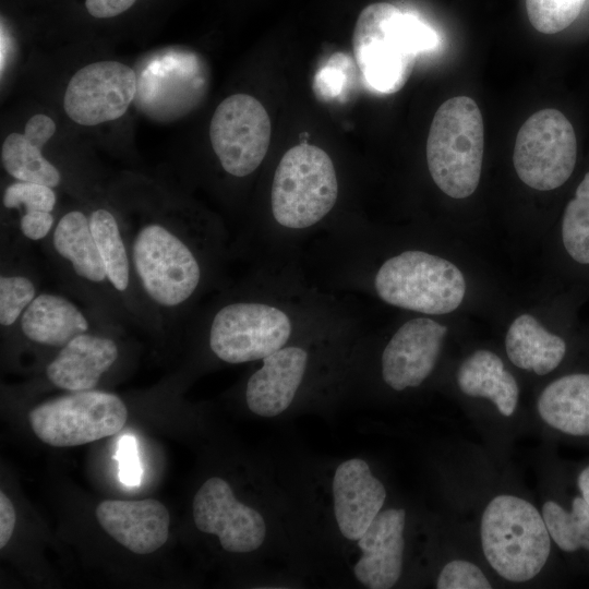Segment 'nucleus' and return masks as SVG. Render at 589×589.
<instances>
[{
	"label": "nucleus",
	"mask_w": 589,
	"mask_h": 589,
	"mask_svg": "<svg viewBox=\"0 0 589 589\" xmlns=\"http://www.w3.org/2000/svg\"><path fill=\"white\" fill-rule=\"evenodd\" d=\"M578 486L584 500L589 505V467L585 468L578 477Z\"/></svg>",
	"instance_id": "36"
},
{
	"label": "nucleus",
	"mask_w": 589,
	"mask_h": 589,
	"mask_svg": "<svg viewBox=\"0 0 589 589\" xmlns=\"http://www.w3.org/2000/svg\"><path fill=\"white\" fill-rule=\"evenodd\" d=\"M100 527L118 543L136 554L161 548L169 536L170 516L157 500H106L96 508Z\"/></svg>",
	"instance_id": "19"
},
{
	"label": "nucleus",
	"mask_w": 589,
	"mask_h": 589,
	"mask_svg": "<svg viewBox=\"0 0 589 589\" xmlns=\"http://www.w3.org/2000/svg\"><path fill=\"white\" fill-rule=\"evenodd\" d=\"M117 341L100 329L82 333L63 346L46 365L50 384L67 392L94 389L118 361Z\"/></svg>",
	"instance_id": "20"
},
{
	"label": "nucleus",
	"mask_w": 589,
	"mask_h": 589,
	"mask_svg": "<svg viewBox=\"0 0 589 589\" xmlns=\"http://www.w3.org/2000/svg\"><path fill=\"white\" fill-rule=\"evenodd\" d=\"M15 526V512L10 498L0 492V548L10 541Z\"/></svg>",
	"instance_id": "35"
},
{
	"label": "nucleus",
	"mask_w": 589,
	"mask_h": 589,
	"mask_svg": "<svg viewBox=\"0 0 589 589\" xmlns=\"http://www.w3.org/2000/svg\"><path fill=\"white\" fill-rule=\"evenodd\" d=\"M576 160V134L560 110H539L520 127L513 163L519 179L528 187L540 191L562 187L573 175Z\"/></svg>",
	"instance_id": "10"
},
{
	"label": "nucleus",
	"mask_w": 589,
	"mask_h": 589,
	"mask_svg": "<svg viewBox=\"0 0 589 589\" xmlns=\"http://www.w3.org/2000/svg\"><path fill=\"white\" fill-rule=\"evenodd\" d=\"M271 132V119L262 103L238 93L225 98L215 109L209 140L221 169L241 179L253 173L264 160Z\"/></svg>",
	"instance_id": "11"
},
{
	"label": "nucleus",
	"mask_w": 589,
	"mask_h": 589,
	"mask_svg": "<svg viewBox=\"0 0 589 589\" xmlns=\"http://www.w3.org/2000/svg\"><path fill=\"white\" fill-rule=\"evenodd\" d=\"M406 510H381L357 541L360 557L353 565L356 579L369 589L394 587L402 572Z\"/></svg>",
	"instance_id": "18"
},
{
	"label": "nucleus",
	"mask_w": 589,
	"mask_h": 589,
	"mask_svg": "<svg viewBox=\"0 0 589 589\" xmlns=\"http://www.w3.org/2000/svg\"><path fill=\"white\" fill-rule=\"evenodd\" d=\"M373 288L389 305L441 315L461 304L466 280L449 261L425 251L408 250L381 264L373 277Z\"/></svg>",
	"instance_id": "8"
},
{
	"label": "nucleus",
	"mask_w": 589,
	"mask_h": 589,
	"mask_svg": "<svg viewBox=\"0 0 589 589\" xmlns=\"http://www.w3.org/2000/svg\"><path fill=\"white\" fill-rule=\"evenodd\" d=\"M437 34L417 16L388 2L366 5L352 36L354 60L365 85L381 94L399 91L420 52L433 50Z\"/></svg>",
	"instance_id": "3"
},
{
	"label": "nucleus",
	"mask_w": 589,
	"mask_h": 589,
	"mask_svg": "<svg viewBox=\"0 0 589 589\" xmlns=\"http://www.w3.org/2000/svg\"><path fill=\"white\" fill-rule=\"evenodd\" d=\"M537 407L552 428L570 435H589V373L567 374L551 382Z\"/></svg>",
	"instance_id": "24"
},
{
	"label": "nucleus",
	"mask_w": 589,
	"mask_h": 589,
	"mask_svg": "<svg viewBox=\"0 0 589 589\" xmlns=\"http://www.w3.org/2000/svg\"><path fill=\"white\" fill-rule=\"evenodd\" d=\"M437 589H490V581L482 570L471 562L455 560L447 563L441 570Z\"/></svg>",
	"instance_id": "32"
},
{
	"label": "nucleus",
	"mask_w": 589,
	"mask_h": 589,
	"mask_svg": "<svg viewBox=\"0 0 589 589\" xmlns=\"http://www.w3.org/2000/svg\"><path fill=\"white\" fill-rule=\"evenodd\" d=\"M192 513L195 527L216 536L227 552L250 553L265 542L267 524L262 513L239 501L223 478L204 481L194 495Z\"/></svg>",
	"instance_id": "13"
},
{
	"label": "nucleus",
	"mask_w": 589,
	"mask_h": 589,
	"mask_svg": "<svg viewBox=\"0 0 589 589\" xmlns=\"http://www.w3.org/2000/svg\"><path fill=\"white\" fill-rule=\"evenodd\" d=\"M351 61L347 55L336 52L318 69L313 81L315 96L324 101L337 98L346 87Z\"/></svg>",
	"instance_id": "31"
},
{
	"label": "nucleus",
	"mask_w": 589,
	"mask_h": 589,
	"mask_svg": "<svg viewBox=\"0 0 589 589\" xmlns=\"http://www.w3.org/2000/svg\"><path fill=\"white\" fill-rule=\"evenodd\" d=\"M505 349L510 362L519 369L545 375L558 366L567 345L558 335L544 328L530 314L517 316L510 324Z\"/></svg>",
	"instance_id": "25"
},
{
	"label": "nucleus",
	"mask_w": 589,
	"mask_h": 589,
	"mask_svg": "<svg viewBox=\"0 0 589 589\" xmlns=\"http://www.w3.org/2000/svg\"><path fill=\"white\" fill-rule=\"evenodd\" d=\"M0 267V325L2 333L8 334L40 291L29 241L15 229L4 226L1 230Z\"/></svg>",
	"instance_id": "22"
},
{
	"label": "nucleus",
	"mask_w": 589,
	"mask_h": 589,
	"mask_svg": "<svg viewBox=\"0 0 589 589\" xmlns=\"http://www.w3.org/2000/svg\"><path fill=\"white\" fill-rule=\"evenodd\" d=\"M585 0H526L531 25L540 33L555 34L568 27L580 14Z\"/></svg>",
	"instance_id": "30"
},
{
	"label": "nucleus",
	"mask_w": 589,
	"mask_h": 589,
	"mask_svg": "<svg viewBox=\"0 0 589 589\" xmlns=\"http://www.w3.org/2000/svg\"><path fill=\"white\" fill-rule=\"evenodd\" d=\"M128 418L124 401L116 394L91 389L47 400L28 413L35 435L56 447L87 444L118 433Z\"/></svg>",
	"instance_id": "9"
},
{
	"label": "nucleus",
	"mask_w": 589,
	"mask_h": 589,
	"mask_svg": "<svg viewBox=\"0 0 589 589\" xmlns=\"http://www.w3.org/2000/svg\"><path fill=\"white\" fill-rule=\"evenodd\" d=\"M135 72L118 61H97L81 68L68 83L63 106L71 120L97 125L122 117L134 99Z\"/></svg>",
	"instance_id": "14"
},
{
	"label": "nucleus",
	"mask_w": 589,
	"mask_h": 589,
	"mask_svg": "<svg viewBox=\"0 0 589 589\" xmlns=\"http://www.w3.org/2000/svg\"><path fill=\"white\" fill-rule=\"evenodd\" d=\"M117 217L137 285L161 328L180 323L217 283L226 232L204 217L170 208Z\"/></svg>",
	"instance_id": "1"
},
{
	"label": "nucleus",
	"mask_w": 589,
	"mask_h": 589,
	"mask_svg": "<svg viewBox=\"0 0 589 589\" xmlns=\"http://www.w3.org/2000/svg\"><path fill=\"white\" fill-rule=\"evenodd\" d=\"M115 459L118 460L120 481L128 486H137L141 483L142 467L134 436H121L118 442Z\"/></svg>",
	"instance_id": "33"
},
{
	"label": "nucleus",
	"mask_w": 589,
	"mask_h": 589,
	"mask_svg": "<svg viewBox=\"0 0 589 589\" xmlns=\"http://www.w3.org/2000/svg\"><path fill=\"white\" fill-rule=\"evenodd\" d=\"M136 0H85L89 15L96 19H110L128 11Z\"/></svg>",
	"instance_id": "34"
},
{
	"label": "nucleus",
	"mask_w": 589,
	"mask_h": 589,
	"mask_svg": "<svg viewBox=\"0 0 589 589\" xmlns=\"http://www.w3.org/2000/svg\"><path fill=\"white\" fill-rule=\"evenodd\" d=\"M561 240L569 260L580 267H589V171L564 208Z\"/></svg>",
	"instance_id": "28"
},
{
	"label": "nucleus",
	"mask_w": 589,
	"mask_h": 589,
	"mask_svg": "<svg viewBox=\"0 0 589 589\" xmlns=\"http://www.w3.org/2000/svg\"><path fill=\"white\" fill-rule=\"evenodd\" d=\"M542 517L550 537L563 551H589V505L584 497L573 500L570 512L548 501L542 506Z\"/></svg>",
	"instance_id": "29"
},
{
	"label": "nucleus",
	"mask_w": 589,
	"mask_h": 589,
	"mask_svg": "<svg viewBox=\"0 0 589 589\" xmlns=\"http://www.w3.org/2000/svg\"><path fill=\"white\" fill-rule=\"evenodd\" d=\"M457 384L467 396L490 399L505 417L516 409L518 384L504 369L502 359L490 350H477L465 359L457 372Z\"/></svg>",
	"instance_id": "26"
},
{
	"label": "nucleus",
	"mask_w": 589,
	"mask_h": 589,
	"mask_svg": "<svg viewBox=\"0 0 589 589\" xmlns=\"http://www.w3.org/2000/svg\"><path fill=\"white\" fill-rule=\"evenodd\" d=\"M332 315L327 312L300 332L289 344L261 360L244 389L249 410L262 418L284 413L293 404L314 364V341Z\"/></svg>",
	"instance_id": "12"
},
{
	"label": "nucleus",
	"mask_w": 589,
	"mask_h": 589,
	"mask_svg": "<svg viewBox=\"0 0 589 589\" xmlns=\"http://www.w3.org/2000/svg\"><path fill=\"white\" fill-rule=\"evenodd\" d=\"M55 132V121L37 113L27 120L23 134H9L1 147V163L7 173L17 181L58 188L62 182L61 172L41 152Z\"/></svg>",
	"instance_id": "23"
},
{
	"label": "nucleus",
	"mask_w": 589,
	"mask_h": 589,
	"mask_svg": "<svg viewBox=\"0 0 589 589\" xmlns=\"http://www.w3.org/2000/svg\"><path fill=\"white\" fill-rule=\"evenodd\" d=\"M484 124L477 103L456 96L436 110L426 140V164L434 183L453 199L470 196L482 168Z\"/></svg>",
	"instance_id": "6"
},
{
	"label": "nucleus",
	"mask_w": 589,
	"mask_h": 589,
	"mask_svg": "<svg viewBox=\"0 0 589 589\" xmlns=\"http://www.w3.org/2000/svg\"><path fill=\"white\" fill-rule=\"evenodd\" d=\"M87 215L108 279L128 323L151 333L161 332L157 316L137 285L128 244L116 213L105 206H95Z\"/></svg>",
	"instance_id": "15"
},
{
	"label": "nucleus",
	"mask_w": 589,
	"mask_h": 589,
	"mask_svg": "<svg viewBox=\"0 0 589 589\" xmlns=\"http://www.w3.org/2000/svg\"><path fill=\"white\" fill-rule=\"evenodd\" d=\"M289 292L242 286L221 296L199 322L215 358L228 364L261 361L328 311Z\"/></svg>",
	"instance_id": "2"
},
{
	"label": "nucleus",
	"mask_w": 589,
	"mask_h": 589,
	"mask_svg": "<svg viewBox=\"0 0 589 589\" xmlns=\"http://www.w3.org/2000/svg\"><path fill=\"white\" fill-rule=\"evenodd\" d=\"M40 243L62 286L100 325L118 329L128 324L93 238L87 212L74 208L63 213Z\"/></svg>",
	"instance_id": "4"
},
{
	"label": "nucleus",
	"mask_w": 589,
	"mask_h": 589,
	"mask_svg": "<svg viewBox=\"0 0 589 589\" xmlns=\"http://www.w3.org/2000/svg\"><path fill=\"white\" fill-rule=\"evenodd\" d=\"M56 204L57 194L53 188L16 180L4 189L2 205L8 211L17 212V223L2 226L15 229L29 242H41L56 225Z\"/></svg>",
	"instance_id": "27"
},
{
	"label": "nucleus",
	"mask_w": 589,
	"mask_h": 589,
	"mask_svg": "<svg viewBox=\"0 0 589 589\" xmlns=\"http://www.w3.org/2000/svg\"><path fill=\"white\" fill-rule=\"evenodd\" d=\"M480 534L488 563L508 581L532 579L550 555L551 537L542 515L518 496H495L482 514Z\"/></svg>",
	"instance_id": "7"
},
{
	"label": "nucleus",
	"mask_w": 589,
	"mask_h": 589,
	"mask_svg": "<svg viewBox=\"0 0 589 589\" xmlns=\"http://www.w3.org/2000/svg\"><path fill=\"white\" fill-rule=\"evenodd\" d=\"M333 509L340 534L358 541L380 514L386 489L368 461L353 457L341 461L332 480Z\"/></svg>",
	"instance_id": "17"
},
{
	"label": "nucleus",
	"mask_w": 589,
	"mask_h": 589,
	"mask_svg": "<svg viewBox=\"0 0 589 589\" xmlns=\"http://www.w3.org/2000/svg\"><path fill=\"white\" fill-rule=\"evenodd\" d=\"M447 327L419 316L406 321L389 338L381 356V375L396 392L420 386L433 372Z\"/></svg>",
	"instance_id": "16"
},
{
	"label": "nucleus",
	"mask_w": 589,
	"mask_h": 589,
	"mask_svg": "<svg viewBox=\"0 0 589 589\" xmlns=\"http://www.w3.org/2000/svg\"><path fill=\"white\" fill-rule=\"evenodd\" d=\"M339 184L328 154L301 142L284 153L273 177L271 212L284 233L308 232L337 203Z\"/></svg>",
	"instance_id": "5"
},
{
	"label": "nucleus",
	"mask_w": 589,
	"mask_h": 589,
	"mask_svg": "<svg viewBox=\"0 0 589 589\" xmlns=\"http://www.w3.org/2000/svg\"><path fill=\"white\" fill-rule=\"evenodd\" d=\"M99 322L69 297L40 291L20 317L11 334L31 344L58 351L73 337L95 329Z\"/></svg>",
	"instance_id": "21"
}]
</instances>
